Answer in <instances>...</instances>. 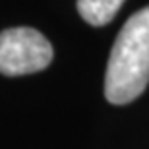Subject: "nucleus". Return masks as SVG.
I'll list each match as a JSON object with an SVG mask.
<instances>
[{"mask_svg": "<svg viewBox=\"0 0 149 149\" xmlns=\"http://www.w3.org/2000/svg\"><path fill=\"white\" fill-rule=\"evenodd\" d=\"M149 83V6L136 12L112 45L105 74V97L112 105H128Z\"/></svg>", "mask_w": 149, "mask_h": 149, "instance_id": "nucleus-1", "label": "nucleus"}, {"mask_svg": "<svg viewBox=\"0 0 149 149\" xmlns=\"http://www.w3.org/2000/svg\"><path fill=\"white\" fill-rule=\"evenodd\" d=\"M52 62V45L33 27H12L0 33V74L25 76Z\"/></svg>", "mask_w": 149, "mask_h": 149, "instance_id": "nucleus-2", "label": "nucleus"}, {"mask_svg": "<svg viewBox=\"0 0 149 149\" xmlns=\"http://www.w3.org/2000/svg\"><path fill=\"white\" fill-rule=\"evenodd\" d=\"M124 0H77V12L89 25H107L118 14Z\"/></svg>", "mask_w": 149, "mask_h": 149, "instance_id": "nucleus-3", "label": "nucleus"}]
</instances>
